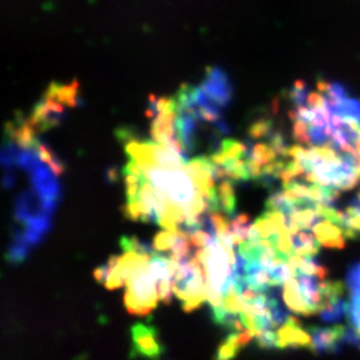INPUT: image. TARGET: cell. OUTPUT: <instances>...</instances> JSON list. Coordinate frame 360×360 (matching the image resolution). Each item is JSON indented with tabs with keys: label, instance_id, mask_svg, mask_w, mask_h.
I'll use <instances>...</instances> for the list:
<instances>
[{
	"label": "cell",
	"instance_id": "3",
	"mask_svg": "<svg viewBox=\"0 0 360 360\" xmlns=\"http://www.w3.org/2000/svg\"><path fill=\"white\" fill-rule=\"evenodd\" d=\"M277 348H310L313 338L310 330H304L300 321L288 317L277 330Z\"/></svg>",
	"mask_w": 360,
	"mask_h": 360
},
{
	"label": "cell",
	"instance_id": "6",
	"mask_svg": "<svg viewBox=\"0 0 360 360\" xmlns=\"http://www.w3.org/2000/svg\"><path fill=\"white\" fill-rule=\"evenodd\" d=\"M347 284L351 291V304L348 308V330L355 335H360V262L351 267L347 275Z\"/></svg>",
	"mask_w": 360,
	"mask_h": 360
},
{
	"label": "cell",
	"instance_id": "12",
	"mask_svg": "<svg viewBox=\"0 0 360 360\" xmlns=\"http://www.w3.org/2000/svg\"><path fill=\"white\" fill-rule=\"evenodd\" d=\"M250 136L254 139H263L266 136H270L274 132V127H273V122L267 120V119H262V120H256L253 123V126L248 129Z\"/></svg>",
	"mask_w": 360,
	"mask_h": 360
},
{
	"label": "cell",
	"instance_id": "11",
	"mask_svg": "<svg viewBox=\"0 0 360 360\" xmlns=\"http://www.w3.org/2000/svg\"><path fill=\"white\" fill-rule=\"evenodd\" d=\"M179 230H166L160 233L153 240V247L156 251H171Z\"/></svg>",
	"mask_w": 360,
	"mask_h": 360
},
{
	"label": "cell",
	"instance_id": "8",
	"mask_svg": "<svg viewBox=\"0 0 360 360\" xmlns=\"http://www.w3.org/2000/svg\"><path fill=\"white\" fill-rule=\"evenodd\" d=\"M314 233L319 240V243L324 247L330 248H343L344 247V233L339 224L323 219L318 226H315Z\"/></svg>",
	"mask_w": 360,
	"mask_h": 360
},
{
	"label": "cell",
	"instance_id": "1",
	"mask_svg": "<svg viewBox=\"0 0 360 360\" xmlns=\"http://www.w3.org/2000/svg\"><path fill=\"white\" fill-rule=\"evenodd\" d=\"M125 301L128 313L135 315H146L156 307L158 282L149 271V263L138 268L128 279Z\"/></svg>",
	"mask_w": 360,
	"mask_h": 360
},
{
	"label": "cell",
	"instance_id": "2",
	"mask_svg": "<svg viewBox=\"0 0 360 360\" xmlns=\"http://www.w3.org/2000/svg\"><path fill=\"white\" fill-rule=\"evenodd\" d=\"M163 352L165 347L153 326L136 323L131 327V358L159 360Z\"/></svg>",
	"mask_w": 360,
	"mask_h": 360
},
{
	"label": "cell",
	"instance_id": "5",
	"mask_svg": "<svg viewBox=\"0 0 360 360\" xmlns=\"http://www.w3.org/2000/svg\"><path fill=\"white\" fill-rule=\"evenodd\" d=\"M206 94L213 99L216 103L224 107L231 99L233 88L226 78V75L218 68H209L206 74V79L200 85Z\"/></svg>",
	"mask_w": 360,
	"mask_h": 360
},
{
	"label": "cell",
	"instance_id": "10",
	"mask_svg": "<svg viewBox=\"0 0 360 360\" xmlns=\"http://www.w3.org/2000/svg\"><path fill=\"white\" fill-rule=\"evenodd\" d=\"M293 248L294 254L300 256H317L320 248L315 233H310L308 230H299L297 233H291Z\"/></svg>",
	"mask_w": 360,
	"mask_h": 360
},
{
	"label": "cell",
	"instance_id": "13",
	"mask_svg": "<svg viewBox=\"0 0 360 360\" xmlns=\"http://www.w3.org/2000/svg\"><path fill=\"white\" fill-rule=\"evenodd\" d=\"M259 347L264 350H271V348H277V334L274 330H266L262 334L256 337Z\"/></svg>",
	"mask_w": 360,
	"mask_h": 360
},
{
	"label": "cell",
	"instance_id": "4",
	"mask_svg": "<svg viewBox=\"0 0 360 360\" xmlns=\"http://www.w3.org/2000/svg\"><path fill=\"white\" fill-rule=\"evenodd\" d=\"M311 338H313V344L311 348L319 352H339L341 350V344L347 343V328L341 326H334L328 328H311Z\"/></svg>",
	"mask_w": 360,
	"mask_h": 360
},
{
	"label": "cell",
	"instance_id": "7",
	"mask_svg": "<svg viewBox=\"0 0 360 360\" xmlns=\"http://www.w3.org/2000/svg\"><path fill=\"white\" fill-rule=\"evenodd\" d=\"M254 339V335L250 330L243 331H233L224 341L219 346L215 360H233L239 354V351Z\"/></svg>",
	"mask_w": 360,
	"mask_h": 360
},
{
	"label": "cell",
	"instance_id": "9",
	"mask_svg": "<svg viewBox=\"0 0 360 360\" xmlns=\"http://www.w3.org/2000/svg\"><path fill=\"white\" fill-rule=\"evenodd\" d=\"M283 297L284 301L287 304V307L295 313V314H301V315H311L313 311L310 308V306L307 304L306 299L301 295L300 288H299V283L295 276H293L290 280H287L283 284Z\"/></svg>",
	"mask_w": 360,
	"mask_h": 360
}]
</instances>
